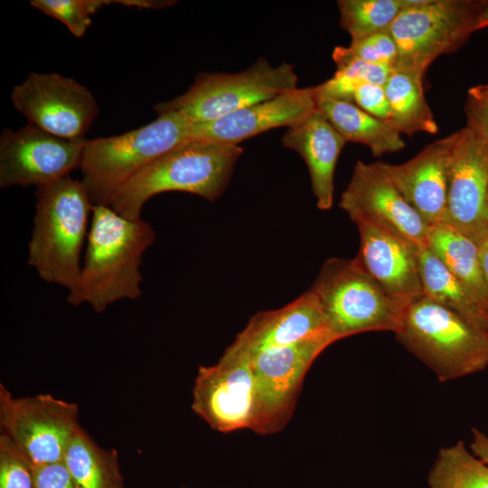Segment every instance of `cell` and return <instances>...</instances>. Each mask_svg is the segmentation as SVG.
I'll list each match as a JSON object with an SVG mask.
<instances>
[{
	"instance_id": "ac0fdd59",
	"label": "cell",
	"mask_w": 488,
	"mask_h": 488,
	"mask_svg": "<svg viewBox=\"0 0 488 488\" xmlns=\"http://www.w3.org/2000/svg\"><path fill=\"white\" fill-rule=\"evenodd\" d=\"M333 337L317 296L310 289L286 305L253 315L231 343L252 356L304 341Z\"/></svg>"
},
{
	"instance_id": "484cf974",
	"label": "cell",
	"mask_w": 488,
	"mask_h": 488,
	"mask_svg": "<svg viewBox=\"0 0 488 488\" xmlns=\"http://www.w3.org/2000/svg\"><path fill=\"white\" fill-rule=\"evenodd\" d=\"M427 483L429 488H488V465L458 441L439 450Z\"/></svg>"
},
{
	"instance_id": "ba28073f",
	"label": "cell",
	"mask_w": 488,
	"mask_h": 488,
	"mask_svg": "<svg viewBox=\"0 0 488 488\" xmlns=\"http://www.w3.org/2000/svg\"><path fill=\"white\" fill-rule=\"evenodd\" d=\"M296 89L293 65L272 66L262 58L237 73L202 72L185 93L154 108L158 114L174 111L192 124L204 123Z\"/></svg>"
},
{
	"instance_id": "5b68a950",
	"label": "cell",
	"mask_w": 488,
	"mask_h": 488,
	"mask_svg": "<svg viewBox=\"0 0 488 488\" xmlns=\"http://www.w3.org/2000/svg\"><path fill=\"white\" fill-rule=\"evenodd\" d=\"M395 334L441 381L488 366L487 332L426 296L408 305Z\"/></svg>"
},
{
	"instance_id": "83f0119b",
	"label": "cell",
	"mask_w": 488,
	"mask_h": 488,
	"mask_svg": "<svg viewBox=\"0 0 488 488\" xmlns=\"http://www.w3.org/2000/svg\"><path fill=\"white\" fill-rule=\"evenodd\" d=\"M31 5L48 16L64 23L76 37H82L91 24V14L105 5L106 0H33Z\"/></svg>"
},
{
	"instance_id": "7a4b0ae2",
	"label": "cell",
	"mask_w": 488,
	"mask_h": 488,
	"mask_svg": "<svg viewBox=\"0 0 488 488\" xmlns=\"http://www.w3.org/2000/svg\"><path fill=\"white\" fill-rule=\"evenodd\" d=\"M35 197L28 264L70 292L80 277L93 204L81 180L70 175L36 187Z\"/></svg>"
},
{
	"instance_id": "cb8c5ba5",
	"label": "cell",
	"mask_w": 488,
	"mask_h": 488,
	"mask_svg": "<svg viewBox=\"0 0 488 488\" xmlns=\"http://www.w3.org/2000/svg\"><path fill=\"white\" fill-rule=\"evenodd\" d=\"M423 75L411 70H392L384 89L389 104L387 123L400 134H436L437 125L427 102Z\"/></svg>"
},
{
	"instance_id": "ab89813d",
	"label": "cell",
	"mask_w": 488,
	"mask_h": 488,
	"mask_svg": "<svg viewBox=\"0 0 488 488\" xmlns=\"http://www.w3.org/2000/svg\"><path fill=\"white\" fill-rule=\"evenodd\" d=\"M486 332H487V333H488V329H487V331H486Z\"/></svg>"
},
{
	"instance_id": "5bb4252c",
	"label": "cell",
	"mask_w": 488,
	"mask_h": 488,
	"mask_svg": "<svg viewBox=\"0 0 488 488\" xmlns=\"http://www.w3.org/2000/svg\"><path fill=\"white\" fill-rule=\"evenodd\" d=\"M443 223L478 245L488 238V146L467 126L451 151Z\"/></svg>"
},
{
	"instance_id": "e0dca14e",
	"label": "cell",
	"mask_w": 488,
	"mask_h": 488,
	"mask_svg": "<svg viewBox=\"0 0 488 488\" xmlns=\"http://www.w3.org/2000/svg\"><path fill=\"white\" fill-rule=\"evenodd\" d=\"M316 110V86L296 89L216 120L193 124L191 140L238 145L272 128L291 127Z\"/></svg>"
},
{
	"instance_id": "6da1fadb",
	"label": "cell",
	"mask_w": 488,
	"mask_h": 488,
	"mask_svg": "<svg viewBox=\"0 0 488 488\" xmlns=\"http://www.w3.org/2000/svg\"><path fill=\"white\" fill-rule=\"evenodd\" d=\"M155 239V230L142 219L129 220L109 206L93 205L84 260L68 303H87L99 313L117 301L138 298L142 258Z\"/></svg>"
},
{
	"instance_id": "74e56055",
	"label": "cell",
	"mask_w": 488,
	"mask_h": 488,
	"mask_svg": "<svg viewBox=\"0 0 488 488\" xmlns=\"http://www.w3.org/2000/svg\"><path fill=\"white\" fill-rule=\"evenodd\" d=\"M468 96L477 99L488 100V84L477 85L470 88Z\"/></svg>"
},
{
	"instance_id": "8992f818",
	"label": "cell",
	"mask_w": 488,
	"mask_h": 488,
	"mask_svg": "<svg viewBox=\"0 0 488 488\" xmlns=\"http://www.w3.org/2000/svg\"><path fill=\"white\" fill-rule=\"evenodd\" d=\"M310 290L335 342L365 332L396 333L411 304L390 296L355 258L327 259Z\"/></svg>"
},
{
	"instance_id": "1f68e13d",
	"label": "cell",
	"mask_w": 488,
	"mask_h": 488,
	"mask_svg": "<svg viewBox=\"0 0 488 488\" xmlns=\"http://www.w3.org/2000/svg\"><path fill=\"white\" fill-rule=\"evenodd\" d=\"M353 103L370 115L387 121L389 104L384 86L359 81L354 88Z\"/></svg>"
},
{
	"instance_id": "7402d4cb",
	"label": "cell",
	"mask_w": 488,
	"mask_h": 488,
	"mask_svg": "<svg viewBox=\"0 0 488 488\" xmlns=\"http://www.w3.org/2000/svg\"><path fill=\"white\" fill-rule=\"evenodd\" d=\"M427 246L488 311V286L479 245L457 230L439 223L429 226Z\"/></svg>"
},
{
	"instance_id": "8fae6325",
	"label": "cell",
	"mask_w": 488,
	"mask_h": 488,
	"mask_svg": "<svg viewBox=\"0 0 488 488\" xmlns=\"http://www.w3.org/2000/svg\"><path fill=\"white\" fill-rule=\"evenodd\" d=\"M11 100L29 123L68 140H86L85 134L99 114L92 93L58 73L32 72L13 88Z\"/></svg>"
},
{
	"instance_id": "4dcf8cb0",
	"label": "cell",
	"mask_w": 488,
	"mask_h": 488,
	"mask_svg": "<svg viewBox=\"0 0 488 488\" xmlns=\"http://www.w3.org/2000/svg\"><path fill=\"white\" fill-rule=\"evenodd\" d=\"M349 48L354 55L366 61L394 70L398 48L389 31L352 42Z\"/></svg>"
},
{
	"instance_id": "603a6c76",
	"label": "cell",
	"mask_w": 488,
	"mask_h": 488,
	"mask_svg": "<svg viewBox=\"0 0 488 488\" xmlns=\"http://www.w3.org/2000/svg\"><path fill=\"white\" fill-rule=\"evenodd\" d=\"M418 262L425 296L487 331L488 311L428 246L419 249Z\"/></svg>"
},
{
	"instance_id": "d4e9b609",
	"label": "cell",
	"mask_w": 488,
	"mask_h": 488,
	"mask_svg": "<svg viewBox=\"0 0 488 488\" xmlns=\"http://www.w3.org/2000/svg\"><path fill=\"white\" fill-rule=\"evenodd\" d=\"M63 463L77 488H127L117 452L99 446L81 427L74 434Z\"/></svg>"
},
{
	"instance_id": "ffe728a7",
	"label": "cell",
	"mask_w": 488,
	"mask_h": 488,
	"mask_svg": "<svg viewBox=\"0 0 488 488\" xmlns=\"http://www.w3.org/2000/svg\"><path fill=\"white\" fill-rule=\"evenodd\" d=\"M282 144L300 155L309 171L317 208L330 210L333 202V176L340 153L347 143L316 109L288 127Z\"/></svg>"
},
{
	"instance_id": "9c48e42d",
	"label": "cell",
	"mask_w": 488,
	"mask_h": 488,
	"mask_svg": "<svg viewBox=\"0 0 488 488\" xmlns=\"http://www.w3.org/2000/svg\"><path fill=\"white\" fill-rule=\"evenodd\" d=\"M80 427L77 404L47 393L14 397L0 384L1 434L33 468L62 462Z\"/></svg>"
},
{
	"instance_id": "7c38bea8",
	"label": "cell",
	"mask_w": 488,
	"mask_h": 488,
	"mask_svg": "<svg viewBox=\"0 0 488 488\" xmlns=\"http://www.w3.org/2000/svg\"><path fill=\"white\" fill-rule=\"evenodd\" d=\"M253 402L254 379L248 353L230 344L217 363L199 367L192 408L214 430L249 429Z\"/></svg>"
},
{
	"instance_id": "f546056e",
	"label": "cell",
	"mask_w": 488,
	"mask_h": 488,
	"mask_svg": "<svg viewBox=\"0 0 488 488\" xmlns=\"http://www.w3.org/2000/svg\"><path fill=\"white\" fill-rule=\"evenodd\" d=\"M332 57L337 68L335 74L373 84L384 86L392 71L386 66L357 57L349 47L336 46Z\"/></svg>"
},
{
	"instance_id": "2e32d148",
	"label": "cell",
	"mask_w": 488,
	"mask_h": 488,
	"mask_svg": "<svg viewBox=\"0 0 488 488\" xmlns=\"http://www.w3.org/2000/svg\"><path fill=\"white\" fill-rule=\"evenodd\" d=\"M455 138L456 132L438 139L400 164L373 163L428 226L445 220L448 165Z\"/></svg>"
},
{
	"instance_id": "8d00e7d4",
	"label": "cell",
	"mask_w": 488,
	"mask_h": 488,
	"mask_svg": "<svg viewBox=\"0 0 488 488\" xmlns=\"http://www.w3.org/2000/svg\"><path fill=\"white\" fill-rule=\"evenodd\" d=\"M481 264L488 286V238L479 244Z\"/></svg>"
},
{
	"instance_id": "d6a6232c",
	"label": "cell",
	"mask_w": 488,
	"mask_h": 488,
	"mask_svg": "<svg viewBox=\"0 0 488 488\" xmlns=\"http://www.w3.org/2000/svg\"><path fill=\"white\" fill-rule=\"evenodd\" d=\"M35 488H77L63 461L33 468Z\"/></svg>"
},
{
	"instance_id": "f35d334b",
	"label": "cell",
	"mask_w": 488,
	"mask_h": 488,
	"mask_svg": "<svg viewBox=\"0 0 488 488\" xmlns=\"http://www.w3.org/2000/svg\"><path fill=\"white\" fill-rule=\"evenodd\" d=\"M488 26V1L485 2L484 6L483 7L476 24V31L483 29Z\"/></svg>"
},
{
	"instance_id": "836d02e7",
	"label": "cell",
	"mask_w": 488,
	"mask_h": 488,
	"mask_svg": "<svg viewBox=\"0 0 488 488\" xmlns=\"http://www.w3.org/2000/svg\"><path fill=\"white\" fill-rule=\"evenodd\" d=\"M465 110L467 127L474 130L488 146V100L468 96Z\"/></svg>"
},
{
	"instance_id": "52a82bcc",
	"label": "cell",
	"mask_w": 488,
	"mask_h": 488,
	"mask_svg": "<svg viewBox=\"0 0 488 488\" xmlns=\"http://www.w3.org/2000/svg\"><path fill=\"white\" fill-rule=\"evenodd\" d=\"M404 8L389 29L397 48L393 70L424 76L439 56L456 52L476 31L486 1L402 0Z\"/></svg>"
},
{
	"instance_id": "9a60e30c",
	"label": "cell",
	"mask_w": 488,
	"mask_h": 488,
	"mask_svg": "<svg viewBox=\"0 0 488 488\" xmlns=\"http://www.w3.org/2000/svg\"><path fill=\"white\" fill-rule=\"evenodd\" d=\"M339 206L356 224L374 226L418 249L427 247L428 224L373 163H356Z\"/></svg>"
},
{
	"instance_id": "277c9868",
	"label": "cell",
	"mask_w": 488,
	"mask_h": 488,
	"mask_svg": "<svg viewBox=\"0 0 488 488\" xmlns=\"http://www.w3.org/2000/svg\"><path fill=\"white\" fill-rule=\"evenodd\" d=\"M192 126L181 113L170 111L129 132L86 140L80 168L92 204L108 206L131 179L190 141Z\"/></svg>"
},
{
	"instance_id": "4316f807",
	"label": "cell",
	"mask_w": 488,
	"mask_h": 488,
	"mask_svg": "<svg viewBox=\"0 0 488 488\" xmlns=\"http://www.w3.org/2000/svg\"><path fill=\"white\" fill-rule=\"evenodd\" d=\"M340 24L352 42L387 32L404 8L402 0H339Z\"/></svg>"
},
{
	"instance_id": "d590c367",
	"label": "cell",
	"mask_w": 488,
	"mask_h": 488,
	"mask_svg": "<svg viewBox=\"0 0 488 488\" xmlns=\"http://www.w3.org/2000/svg\"><path fill=\"white\" fill-rule=\"evenodd\" d=\"M112 4H119L127 6H135L138 8L160 9L170 6L176 1H155V0H117L111 1Z\"/></svg>"
},
{
	"instance_id": "e575fe53",
	"label": "cell",
	"mask_w": 488,
	"mask_h": 488,
	"mask_svg": "<svg viewBox=\"0 0 488 488\" xmlns=\"http://www.w3.org/2000/svg\"><path fill=\"white\" fill-rule=\"evenodd\" d=\"M469 449L476 457L488 465V436L486 434L474 428Z\"/></svg>"
},
{
	"instance_id": "3957f363",
	"label": "cell",
	"mask_w": 488,
	"mask_h": 488,
	"mask_svg": "<svg viewBox=\"0 0 488 488\" xmlns=\"http://www.w3.org/2000/svg\"><path fill=\"white\" fill-rule=\"evenodd\" d=\"M242 152L239 145L190 140L131 179L108 206L129 220H140L144 204L162 192H188L213 202L226 189Z\"/></svg>"
},
{
	"instance_id": "4fadbf2b",
	"label": "cell",
	"mask_w": 488,
	"mask_h": 488,
	"mask_svg": "<svg viewBox=\"0 0 488 488\" xmlns=\"http://www.w3.org/2000/svg\"><path fill=\"white\" fill-rule=\"evenodd\" d=\"M86 140L61 138L32 123L17 131L5 129L0 138V187H38L69 176L80 167Z\"/></svg>"
},
{
	"instance_id": "30bf717a",
	"label": "cell",
	"mask_w": 488,
	"mask_h": 488,
	"mask_svg": "<svg viewBox=\"0 0 488 488\" xmlns=\"http://www.w3.org/2000/svg\"><path fill=\"white\" fill-rule=\"evenodd\" d=\"M332 343L330 339H314L250 356L254 402L249 429L259 435H271L287 424L306 372Z\"/></svg>"
},
{
	"instance_id": "f1b7e54d",
	"label": "cell",
	"mask_w": 488,
	"mask_h": 488,
	"mask_svg": "<svg viewBox=\"0 0 488 488\" xmlns=\"http://www.w3.org/2000/svg\"><path fill=\"white\" fill-rule=\"evenodd\" d=\"M0 488H35L34 471L12 441L0 435Z\"/></svg>"
},
{
	"instance_id": "44dd1931",
	"label": "cell",
	"mask_w": 488,
	"mask_h": 488,
	"mask_svg": "<svg viewBox=\"0 0 488 488\" xmlns=\"http://www.w3.org/2000/svg\"><path fill=\"white\" fill-rule=\"evenodd\" d=\"M316 109L346 142L369 146L374 156L405 147L400 133L386 121L360 108L353 102L316 99Z\"/></svg>"
},
{
	"instance_id": "d6986e66",
	"label": "cell",
	"mask_w": 488,
	"mask_h": 488,
	"mask_svg": "<svg viewBox=\"0 0 488 488\" xmlns=\"http://www.w3.org/2000/svg\"><path fill=\"white\" fill-rule=\"evenodd\" d=\"M359 265L390 296L409 303L425 296L418 262L419 249L366 223L357 224Z\"/></svg>"
}]
</instances>
